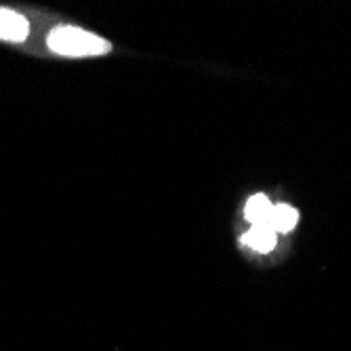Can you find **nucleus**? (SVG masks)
Listing matches in <instances>:
<instances>
[{"mask_svg":"<svg viewBox=\"0 0 351 351\" xmlns=\"http://www.w3.org/2000/svg\"><path fill=\"white\" fill-rule=\"evenodd\" d=\"M47 45L53 53L63 57H95L106 55L112 49L110 40L74 25H57L51 29Z\"/></svg>","mask_w":351,"mask_h":351,"instance_id":"f257e3e1","label":"nucleus"},{"mask_svg":"<svg viewBox=\"0 0 351 351\" xmlns=\"http://www.w3.org/2000/svg\"><path fill=\"white\" fill-rule=\"evenodd\" d=\"M29 32V23L23 15L11 9L0 7V40L5 43H23Z\"/></svg>","mask_w":351,"mask_h":351,"instance_id":"f03ea898","label":"nucleus"},{"mask_svg":"<svg viewBox=\"0 0 351 351\" xmlns=\"http://www.w3.org/2000/svg\"><path fill=\"white\" fill-rule=\"evenodd\" d=\"M271 213H274V204L265 196H261V194L259 196H252L246 202V210H244L246 219L252 223V226H269Z\"/></svg>","mask_w":351,"mask_h":351,"instance_id":"7ed1b4c3","label":"nucleus"},{"mask_svg":"<svg viewBox=\"0 0 351 351\" xmlns=\"http://www.w3.org/2000/svg\"><path fill=\"white\" fill-rule=\"evenodd\" d=\"M242 242L259 252H269L276 246V232L269 226H252V230L244 234Z\"/></svg>","mask_w":351,"mask_h":351,"instance_id":"20e7f679","label":"nucleus"},{"mask_svg":"<svg viewBox=\"0 0 351 351\" xmlns=\"http://www.w3.org/2000/svg\"><path fill=\"white\" fill-rule=\"evenodd\" d=\"M297 221H299V215L293 206L289 204H280V206H274V213H271V221H269V226L274 232H291L295 230L297 226Z\"/></svg>","mask_w":351,"mask_h":351,"instance_id":"39448f33","label":"nucleus"}]
</instances>
